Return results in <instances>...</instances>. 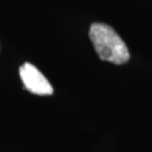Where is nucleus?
<instances>
[{"label":"nucleus","instance_id":"2","mask_svg":"<svg viewBox=\"0 0 152 152\" xmlns=\"http://www.w3.org/2000/svg\"><path fill=\"white\" fill-rule=\"evenodd\" d=\"M19 75L24 86L28 91L41 96L53 94V87L35 65L28 62L24 63L19 68Z\"/></svg>","mask_w":152,"mask_h":152},{"label":"nucleus","instance_id":"1","mask_svg":"<svg viewBox=\"0 0 152 152\" xmlns=\"http://www.w3.org/2000/svg\"><path fill=\"white\" fill-rule=\"evenodd\" d=\"M89 37L102 60L123 64L130 59L126 44L109 25L94 23L89 29Z\"/></svg>","mask_w":152,"mask_h":152}]
</instances>
